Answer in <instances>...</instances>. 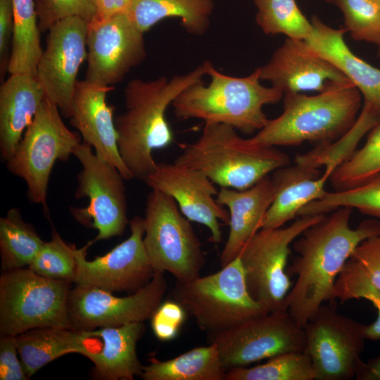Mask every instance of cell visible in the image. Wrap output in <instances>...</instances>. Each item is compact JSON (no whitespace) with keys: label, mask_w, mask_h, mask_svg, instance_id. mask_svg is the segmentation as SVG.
Instances as JSON below:
<instances>
[{"label":"cell","mask_w":380,"mask_h":380,"mask_svg":"<svg viewBox=\"0 0 380 380\" xmlns=\"http://www.w3.org/2000/svg\"><path fill=\"white\" fill-rule=\"evenodd\" d=\"M87 26L79 17H69L53 25L37 66L35 77L45 97L66 118L71 115L77 74L87 58Z\"/></svg>","instance_id":"cell-17"},{"label":"cell","mask_w":380,"mask_h":380,"mask_svg":"<svg viewBox=\"0 0 380 380\" xmlns=\"http://www.w3.org/2000/svg\"><path fill=\"white\" fill-rule=\"evenodd\" d=\"M326 215L299 216L286 227L262 228L244 245L238 257L251 296L267 312L283 310L293 284L286 272L290 246Z\"/></svg>","instance_id":"cell-10"},{"label":"cell","mask_w":380,"mask_h":380,"mask_svg":"<svg viewBox=\"0 0 380 380\" xmlns=\"http://www.w3.org/2000/svg\"><path fill=\"white\" fill-rule=\"evenodd\" d=\"M144 182L151 190L172 197L189 220L207 227L210 242H221L220 222L228 224L229 214L215 198L218 194L215 184L203 172L175 162H161Z\"/></svg>","instance_id":"cell-18"},{"label":"cell","mask_w":380,"mask_h":380,"mask_svg":"<svg viewBox=\"0 0 380 380\" xmlns=\"http://www.w3.org/2000/svg\"><path fill=\"white\" fill-rule=\"evenodd\" d=\"M44 241L32 224L25 222L18 208H11L0 218L2 270L29 266Z\"/></svg>","instance_id":"cell-30"},{"label":"cell","mask_w":380,"mask_h":380,"mask_svg":"<svg viewBox=\"0 0 380 380\" xmlns=\"http://www.w3.org/2000/svg\"><path fill=\"white\" fill-rule=\"evenodd\" d=\"M144 33L126 13L88 23L85 80L113 86L146 56Z\"/></svg>","instance_id":"cell-16"},{"label":"cell","mask_w":380,"mask_h":380,"mask_svg":"<svg viewBox=\"0 0 380 380\" xmlns=\"http://www.w3.org/2000/svg\"><path fill=\"white\" fill-rule=\"evenodd\" d=\"M73 156L82 165L77 175L75 197L87 198L89 203L86 207H70L71 215L82 224L97 229L93 243L122 235L129 223L125 179L83 141L75 148Z\"/></svg>","instance_id":"cell-11"},{"label":"cell","mask_w":380,"mask_h":380,"mask_svg":"<svg viewBox=\"0 0 380 380\" xmlns=\"http://www.w3.org/2000/svg\"><path fill=\"white\" fill-rule=\"evenodd\" d=\"M224 380H315V371L307 353L289 352L255 367L229 369Z\"/></svg>","instance_id":"cell-32"},{"label":"cell","mask_w":380,"mask_h":380,"mask_svg":"<svg viewBox=\"0 0 380 380\" xmlns=\"http://www.w3.org/2000/svg\"><path fill=\"white\" fill-rule=\"evenodd\" d=\"M81 143L79 135L64 124L56 104L46 97L25 131L8 170L27 184L30 202L49 213L46 197L50 175L57 160L67 161Z\"/></svg>","instance_id":"cell-8"},{"label":"cell","mask_w":380,"mask_h":380,"mask_svg":"<svg viewBox=\"0 0 380 380\" xmlns=\"http://www.w3.org/2000/svg\"><path fill=\"white\" fill-rule=\"evenodd\" d=\"M271 179L274 189L273 201L262 228H277L298 217L311 201L327 192L325 185L331 175L319 168L296 163L274 170Z\"/></svg>","instance_id":"cell-23"},{"label":"cell","mask_w":380,"mask_h":380,"mask_svg":"<svg viewBox=\"0 0 380 380\" xmlns=\"http://www.w3.org/2000/svg\"><path fill=\"white\" fill-rule=\"evenodd\" d=\"M213 8V0H131L126 14L144 33L165 18H179L188 33L201 36Z\"/></svg>","instance_id":"cell-27"},{"label":"cell","mask_w":380,"mask_h":380,"mask_svg":"<svg viewBox=\"0 0 380 380\" xmlns=\"http://www.w3.org/2000/svg\"><path fill=\"white\" fill-rule=\"evenodd\" d=\"M376 4L380 7V0H374Z\"/></svg>","instance_id":"cell-45"},{"label":"cell","mask_w":380,"mask_h":380,"mask_svg":"<svg viewBox=\"0 0 380 380\" xmlns=\"http://www.w3.org/2000/svg\"><path fill=\"white\" fill-rule=\"evenodd\" d=\"M343 13L345 28L353 39L380 47V7L374 0H325Z\"/></svg>","instance_id":"cell-37"},{"label":"cell","mask_w":380,"mask_h":380,"mask_svg":"<svg viewBox=\"0 0 380 380\" xmlns=\"http://www.w3.org/2000/svg\"><path fill=\"white\" fill-rule=\"evenodd\" d=\"M355 208L361 213L380 220V173L353 188L327 191L319 199L311 201L299 216L326 215L338 208Z\"/></svg>","instance_id":"cell-31"},{"label":"cell","mask_w":380,"mask_h":380,"mask_svg":"<svg viewBox=\"0 0 380 380\" xmlns=\"http://www.w3.org/2000/svg\"><path fill=\"white\" fill-rule=\"evenodd\" d=\"M18 351L30 378L58 357L77 353L86 357L97 348L99 339L92 330L40 327L15 336Z\"/></svg>","instance_id":"cell-25"},{"label":"cell","mask_w":380,"mask_h":380,"mask_svg":"<svg viewBox=\"0 0 380 380\" xmlns=\"http://www.w3.org/2000/svg\"><path fill=\"white\" fill-rule=\"evenodd\" d=\"M274 196L269 175L243 190L220 187L217 201L227 207L229 214V232L220 258L221 267L236 258L247 241L262 229Z\"/></svg>","instance_id":"cell-22"},{"label":"cell","mask_w":380,"mask_h":380,"mask_svg":"<svg viewBox=\"0 0 380 380\" xmlns=\"http://www.w3.org/2000/svg\"><path fill=\"white\" fill-rule=\"evenodd\" d=\"M186 315L182 306L175 300L162 302L151 318L153 334L160 341L175 338Z\"/></svg>","instance_id":"cell-40"},{"label":"cell","mask_w":380,"mask_h":380,"mask_svg":"<svg viewBox=\"0 0 380 380\" xmlns=\"http://www.w3.org/2000/svg\"><path fill=\"white\" fill-rule=\"evenodd\" d=\"M113 86L77 81L72 103L70 122L81 134L83 142L96 154L115 166L126 180L134 177L123 163L118 145L115 107L108 105L106 96Z\"/></svg>","instance_id":"cell-20"},{"label":"cell","mask_w":380,"mask_h":380,"mask_svg":"<svg viewBox=\"0 0 380 380\" xmlns=\"http://www.w3.org/2000/svg\"><path fill=\"white\" fill-rule=\"evenodd\" d=\"M13 32L7 72L35 77L42 52L34 0H13Z\"/></svg>","instance_id":"cell-29"},{"label":"cell","mask_w":380,"mask_h":380,"mask_svg":"<svg viewBox=\"0 0 380 380\" xmlns=\"http://www.w3.org/2000/svg\"><path fill=\"white\" fill-rule=\"evenodd\" d=\"M175 163L201 171L220 187L243 190L289 165V158L275 147L248 144L230 125L205 123L195 141L182 145Z\"/></svg>","instance_id":"cell-5"},{"label":"cell","mask_w":380,"mask_h":380,"mask_svg":"<svg viewBox=\"0 0 380 380\" xmlns=\"http://www.w3.org/2000/svg\"><path fill=\"white\" fill-rule=\"evenodd\" d=\"M259 69L260 80L268 81L284 94L321 93L350 82L331 63L315 53L305 40L287 38Z\"/></svg>","instance_id":"cell-19"},{"label":"cell","mask_w":380,"mask_h":380,"mask_svg":"<svg viewBox=\"0 0 380 380\" xmlns=\"http://www.w3.org/2000/svg\"><path fill=\"white\" fill-rule=\"evenodd\" d=\"M357 380H380V355L367 362L362 360L355 372Z\"/></svg>","instance_id":"cell-44"},{"label":"cell","mask_w":380,"mask_h":380,"mask_svg":"<svg viewBox=\"0 0 380 380\" xmlns=\"http://www.w3.org/2000/svg\"><path fill=\"white\" fill-rule=\"evenodd\" d=\"M379 52L378 53H379V55L380 56V47H379Z\"/></svg>","instance_id":"cell-46"},{"label":"cell","mask_w":380,"mask_h":380,"mask_svg":"<svg viewBox=\"0 0 380 380\" xmlns=\"http://www.w3.org/2000/svg\"><path fill=\"white\" fill-rule=\"evenodd\" d=\"M364 298L377 310V318L369 324H362L366 340H380V289L376 288L360 271L346 262L338 276L332 292L331 302L343 303L350 299Z\"/></svg>","instance_id":"cell-35"},{"label":"cell","mask_w":380,"mask_h":380,"mask_svg":"<svg viewBox=\"0 0 380 380\" xmlns=\"http://www.w3.org/2000/svg\"><path fill=\"white\" fill-rule=\"evenodd\" d=\"M75 249L53 229L51 239L44 241L28 267L46 278L73 282L77 267Z\"/></svg>","instance_id":"cell-36"},{"label":"cell","mask_w":380,"mask_h":380,"mask_svg":"<svg viewBox=\"0 0 380 380\" xmlns=\"http://www.w3.org/2000/svg\"><path fill=\"white\" fill-rule=\"evenodd\" d=\"M165 272L156 271L145 287L118 297L99 288L75 285L71 289L68 313L71 329L94 330L151 319L167 292Z\"/></svg>","instance_id":"cell-14"},{"label":"cell","mask_w":380,"mask_h":380,"mask_svg":"<svg viewBox=\"0 0 380 380\" xmlns=\"http://www.w3.org/2000/svg\"><path fill=\"white\" fill-rule=\"evenodd\" d=\"M40 32L48 31L58 22L79 17L88 23L95 20L94 0H34Z\"/></svg>","instance_id":"cell-38"},{"label":"cell","mask_w":380,"mask_h":380,"mask_svg":"<svg viewBox=\"0 0 380 380\" xmlns=\"http://www.w3.org/2000/svg\"><path fill=\"white\" fill-rule=\"evenodd\" d=\"M379 173L380 123L369 132L364 146L336 167L329 181L335 191H343L357 186Z\"/></svg>","instance_id":"cell-34"},{"label":"cell","mask_w":380,"mask_h":380,"mask_svg":"<svg viewBox=\"0 0 380 380\" xmlns=\"http://www.w3.org/2000/svg\"><path fill=\"white\" fill-rule=\"evenodd\" d=\"M362 325L322 304L305 325V353L315 371V380H349L355 376L365 349Z\"/></svg>","instance_id":"cell-13"},{"label":"cell","mask_w":380,"mask_h":380,"mask_svg":"<svg viewBox=\"0 0 380 380\" xmlns=\"http://www.w3.org/2000/svg\"><path fill=\"white\" fill-rule=\"evenodd\" d=\"M284 95L281 114L269 119L262 129L246 139L248 144L274 147L306 141L330 144L348 132L361 108L362 94L350 82L314 96L297 92Z\"/></svg>","instance_id":"cell-4"},{"label":"cell","mask_w":380,"mask_h":380,"mask_svg":"<svg viewBox=\"0 0 380 380\" xmlns=\"http://www.w3.org/2000/svg\"><path fill=\"white\" fill-rule=\"evenodd\" d=\"M346 262L380 289V235L362 241Z\"/></svg>","instance_id":"cell-39"},{"label":"cell","mask_w":380,"mask_h":380,"mask_svg":"<svg viewBox=\"0 0 380 380\" xmlns=\"http://www.w3.org/2000/svg\"><path fill=\"white\" fill-rule=\"evenodd\" d=\"M144 322L94 329L99 344L87 358L94 365V374L104 380H133L141 375L137 343L144 333Z\"/></svg>","instance_id":"cell-26"},{"label":"cell","mask_w":380,"mask_h":380,"mask_svg":"<svg viewBox=\"0 0 380 380\" xmlns=\"http://www.w3.org/2000/svg\"><path fill=\"white\" fill-rule=\"evenodd\" d=\"M44 98L36 77L28 74H11L1 84L0 153L4 162L13 155Z\"/></svg>","instance_id":"cell-24"},{"label":"cell","mask_w":380,"mask_h":380,"mask_svg":"<svg viewBox=\"0 0 380 380\" xmlns=\"http://www.w3.org/2000/svg\"><path fill=\"white\" fill-rule=\"evenodd\" d=\"M144 222V243L156 271L168 272L179 281L201 276L205 263L201 243L172 197L152 190Z\"/></svg>","instance_id":"cell-9"},{"label":"cell","mask_w":380,"mask_h":380,"mask_svg":"<svg viewBox=\"0 0 380 380\" xmlns=\"http://www.w3.org/2000/svg\"><path fill=\"white\" fill-rule=\"evenodd\" d=\"M255 21L266 34H282L289 39L305 40L313 30L296 0H253Z\"/></svg>","instance_id":"cell-33"},{"label":"cell","mask_w":380,"mask_h":380,"mask_svg":"<svg viewBox=\"0 0 380 380\" xmlns=\"http://www.w3.org/2000/svg\"><path fill=\"white\" fill-rule=\"evenodd\" d=\"M13 32V0H0V66L1 75L7 71L9 61L8 55L11 48Z\"/></svg>","instance_id":"cell-42"},{"label":"cell","mask_w":380,"mask_h":380,"mask_svg":"<svg viewBox=\"0 0 380 380\" xmlns=\"http://www.w3.org/2000/svg\"><path fill=\"white\" fill-rule=\"evenodd\" d=\"M129 224L130 236L104 255L93 260L86 259L87 251L93 243L91 241L75 249V285L132 294L150 283L156 270L144 243V217L135 216Z\"/></svg>","instance_id":"cell-15"},{"label":"cell","mask_w":380,"mask_h":380,"mask_svg":"<svg viewBox=\"0 0 380 380\" xmlns=\"http://www.w3.org/2000/svg\"><path fill=\"white\" fill-rule=\"evenodd\" d=\"M70 281L41 276L31 269L3 270L0 277V334L17 336L40 327L70 329Z\"/></svg>","instance_id":"cell-7"},{"label":"cell","mask_w":380,"mask_h":380,"mask_svg":"<svg viewBox=\"0 0 380 380\" xmlns=\"http://www.w3.org/2000/svg\"><path fill=\"white\" fill-rule=\"evenodd\" d=\"M14 336H1L0 338V379L27 380Z\"/></svg>","instance_id":"cell-41"},{"label":"cell","mask_w":380,"mask_h":380,"mask_svg":"<svg viewBox=\"0 0 380 380\" xmlns=\"http://www.w3.org/2000/svg\"><path fill=\"white\" fill-rule=\"evenodd\" d=\"M352 208L341 207L306 229L293 242L297 253L287 267L296 281L283 310L303 328L326 302H331L336 280L355 248L364 240L380 235V220L350 226Z\"/></svg>","instance_id":"cell-1"},{"label":"cell","mask_w":380,"mask_h":380,"mask_svg":"<svg viewBox=\"0 0 380 380\" xmlns=\"http://www.w3.org/2000/svg\"><path fill=\"white\" fill-rule=\"evenodd\" d=\"M311 23L313 30L305 40L306 44L355 86L364 98L360 114L377 125L380 123V70L350 51L344 41L346 28L331 27L317 16Z\"/></svg>","instance_id":"cell-21"},{"label":"cell","mask_w":380,"mask_h":380,"mask_svg":"<svg viewBox=\"0 0 380 380\" xmlns=\"http://www.w3.org/2000/svg\"><path fill=\"white\" fill-rule=\"evenodd\" d=\"M226 372L216 345L210 343L170 360L152 357L140 376L144 380H224Z\"/></svg>","instance_id":"cell-28"},{"label":"cell","mask_w":380,"mask_h":380,"mask_svg":"<svg viewBox=\"0 0 380 380\" xmlns=\"http://www.w3.org/2000/svg\"><path fill=\"white\" fill-rule=\"evenodd\" d=\"M209 337L226 370L284 353L305 351L304 328L286 310L250 317Z\"/></svg>","instance_id":"cell-12"},{"label":"cell","mask_w":380,"mask_h":380,"mask_svg":"<svg viewBox=\"0 0 380 380\" xmlns=\"http://www.w3.org/2000/svg\"><path fill=\"white\" fill-rule=\"evenodd\" d=\"M130 1L131 0H94L96 10L95 20L108 19L126 13Z\"/></svg>","instance_id":"cell-43"},{"label":"cell","mask_w":380,"mask_h":380,"mask_svg":"<svg viewBox=\"0 0 380 380\" xmlns=\"http://www.w3.org/2000/svg\"><path fill=\"white\" fill-rule=\"evenodd\" d=\"M202 64L210 82H198L181 92L172 104L175 116L230 125L247 134L262 129L269 120L264 106L278 103L284 94L260 83L259 68L249 75L234 77L220 72L208 61Z\"/></svg>","instance_id":"cell-3"},{"label":"cell","mask_w":380,"mask_h":380,"mask_svg":"<svg viewBox=\"0 0 380 380\" xmlns=\"http://www.w3.org/2000/svg\"><path fill=\"white\" fill-rule=\"evenodd\" d=\"M203 64L170 78L133 79L124 89L125 111L115 119L121 158L134 179L144 180L156 167L153 151L170 146L173 132L165 113L186 88L203 81Z\"/></svg>","instance_id":"cell-2"},{"label":"cell","mask_w":380,"mask_h":380,"mask_svg":"<svg viewBox=\"0 0 380 380\" xmlns=\"http://www.w3.org/2000/svg\"><path fill=\"white\" fill-rule=\"evenodd\" d=\"M172 296L209 334L269 313L251 296L239 257L214 274L187 281H176Z\"/></svg>","instance_id":"cell-6"}]
</instances>
